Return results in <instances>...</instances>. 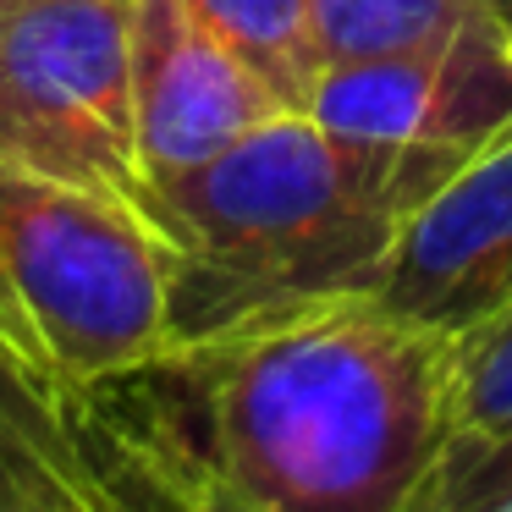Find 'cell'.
<instances>
[{
  "instance_id": "obj_1",
  "label": "cell",
  "mask_w": 512,
  "mask_h": 512,
  "mask_svg": "<svg viewBox=\"0 0 512 512\" xmlns=\"http://www.w3.org/2000/svg\"><path fill=\"white\" fill-rule=\"evenodd\" d=\"M67 413L144 512H441L452 347L353 298L171 342Z\"/></svg>"
},
{
  "instance_id": "obj_2",
  "label": "cell",
  "mask_w": 512,
  "mask_h": 512,
  "mask_svg": "<svg viewBox=\"0 0 512 512\" xmlns=\"http://www.w3.org/2000/svg\"><path fill=\"white\" fill-rule=\"evenodd\" d=\"M463 160L281 111L199 166L144 177L133 199L171 265L166 347L369 298L402 226Z\"/></svg>"
},
{
  "instance_id": "obj_3",
  "label": "cell",
  "mask_w": 512,
  "mask_h": 512,
  "mask_svg": "<svg viewBox=\"0 0 512 512\" xmlns=\"http://www.w3.org/2000/svg\"><path fill=\"white\" fill-rule=\"evenodd\" d=\"M166 243L138 199L0 160V364L72 408L171 331Z\"/></svg>"
},
{
  "instance_id": "obj_4",
  "label": "cell",
  "mask_w": 512,
  "mask_h": 512,
  "mask_svg": "<svg viewBox=\"0 0 512 512\" xmlns=\"http://www.w3.org/2000/svg\"><path fill=\"white\" fill-rule=\"evenodd\" d=\"M138 0H0V160L133 199Z\"/></svg>"
},
{
  "instance_id": "obj_5",
  "label": "cell",
  "mask_w": 512,
  "mask_h": 512,
  "mask_svg": "<svg viewBox=\"0 0 512 512\" xmlns=\"http://www.w3.org/2000/svg\"><path fill=\"white\" fill-rule=\"evenodd\" d=\"M364 303L446 347L512 309V127L413 210Z\"/></svg>"
},
{
  "instance_id": "obj_6",
  "label": "cell",
  "mask_w": 512,
  "mask_h": 512,
  "mask_svg": "<svg viewBox=\"0 0 512 512\" xmlns=\"http://www.w3.org/2000/svg\"><path fill=\"white\" fill-rule=\"evenodd\" d=\"M303 111L375 144L474 155L512 127V45L479 17L435 45L320 67Z\"/></svg>"
},
{
  "instance_id": "obj_7",
  "label": "cell",
  "mask_w": 512,
  "mask_h": 512,
  "mask_svg": "<svg viewBox=\"0 0 512 512\" xmlns=\"http://www.w3.org/2000/svg\"><path fill=\"white\" fill-rule=\"evenodd\" d=\"M292 111L188 0H138L133 133L144 177H171Z\"/></svg>"
},
{
  "instance_id": "obj_8",
  "label": "cell",
  "mask_w": 512,
  "mask_h": 512,
  "mask_svg": "<svg viewBox=\"0 0 512 512\" xmlns=\"http://www.w3.org/2000/svg\"><path fill=\"white\" fill-rule=\"evenodd\" d=\"M105 496L72 413L0 364V512H89Z\"/></svg>"
},
{
  "instance_id": "obj_9",
  "label": "cell",
  "mask_w": 512,
  "mask_h": 512,
  "mask_svg": "<svg viewBox=\"0 0 512 512\" xmlns=\"http://www.w3.org/2000/svg\"><path fill=\"white\" fill-rule=\"evenodd\" d=\"M479 17H485V0H309L320 67L435 45Z\"/></svg>"
},
{
  "instance_id": "obj_10",
  "label": "cell",
  "mask_w": 512,
  "mask_h": 512,
  "mask_svg": "<svg viewBox=\"0 0 512 512\" xmlns=\"http://www.w3.org/2000/svg\"><path fill=\"white\" fill-rule=\"evenodd\" d=\"M188 6L292 105V111H303L314 78H320L309 0H188Z\"/></svg>"
},
{
  "instance_id": "obj_11",
  "label": "cell",
  "mask_w": 512,
  "mask_h": 512,
  "mask_svg": "<svg viewBox=\"0 0 512 512\" xmlns=\"http://www.w3.org/2000/svg\"><path fill=\"white\" fill-rule=\"evenodd\" d=\"M512 430V309L452 347V474Z\"/></svg>"
},
{
  "instance_id": "obj_12",
  "label": "cell",
  "mask_w": 512,
  "mask_h": 512,
  "mask_svg": "<svg viewBox=\"0 0 512 512\" xmlns=\"http://www.w3.org/2000/svg\"><path fill=\"white\" fill-rule=\"evenodd\" d=\"M507 490H512V430L446 474L441 512H474V507H485V501L507 496Z\"/></svg>"
},
{
  "instance_id": "obj_13",
  "label": "cell",
  "mask_w": 512,
  "mask_h": 512,
  "mask_svg": "<svg viewBox=\"0 0 512 512\" xmlns=\"http://www.w3.org/2000/svg\"><path fill=\"white\" fill-rule=\"evenodd\" d=\"M485 17L501 28V39L512 45V0H485Z\"/></svg>"
},
{
  "instance_id": "obj_14",
  "label": "cell",
  "mask_w": 512,
  "mask_h": 512,
  "mask_svg": "<svg viewBox=\"0 0 512 512\" xmlns=\"http://www.w3.org/2000/svg\"><path fill=\"white\" fill-rule=\"evenodd\" d=\"M89 512H144V507H138V501H127V496H116V490H111V496H105L100 507H89Z\"/></svg>"
},
{
  "instance_id": "obj_15",
  "label": "cell",
  "mask_w": 512,
  "mask_h": 512,
  "mask_svg": "<svg viewBox=\"0 0 512 512\" xmlns=\"http://www.w3.org/2000/svg\"><path fill=\"white\" fill-rule=\"evenodd\" d=\"M474 512H512V490H507V496H496V501H485V507H474Z\"/></svg>"
}]
</instances>
